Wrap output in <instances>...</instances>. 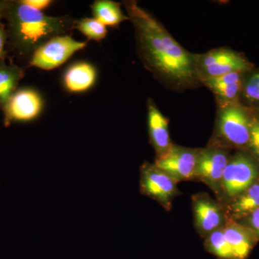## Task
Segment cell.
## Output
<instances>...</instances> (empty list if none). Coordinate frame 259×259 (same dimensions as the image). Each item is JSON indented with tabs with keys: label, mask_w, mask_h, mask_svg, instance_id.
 I'll return each mask as SVG.
<instances>
[{
	"label": "cell",
	"mask_w": 259,
	"mask_h": 259,
	"mask_svg": "<svg viewBox=\"0 0 259 259\" xmlns=\"http://www.w3.org/2000/svg\"><path fill=\"white\" fill-rule=\"evenodd\" d=\"M148 126L150 143L154 148L156 157L163 156L171 148L168 119L158 110L151 99L147 102Z\"/></svg>",
	"instance_id": "obj_12"
},
{
	"label": "cell",
	"mask_w": 259,
	"mask_h": 259,
	"mask_svg": "<svg viewBox=\"0 0 259 259\" xmlns=\"http://www.w3.org/2000/svg\"><path fill=\"white\" fill-rule=\"evenodd\" d=\"M73 28L79 30L90 40L95 41L103 40L107 34L106 26L94 18L74 20Z\"/></svg>",
	"instance_id": "obj_20"
},
{
	"label": "cell",
	"mask_w": 259,
	"mask_h": 259,
	"mask_svg": "<svg viewBox=\"0 0 259 259\" xmlns=\"http://www.w3.org/2000/svg\"><path fill=\"white\" fill-rule=\"evenodd\" d=\"M223 231L235 259H248L258 242L255 235L237 222H228L223 227Z\"/></svg>",
	"instance_id": "obj_14"
},
{
	"label": "cell",
	"mask_w": 259,
	"mask_h": 259,
	"mask_svg": "<svg viewBox=\"0 0 259 259\" xmlns=\"http://www.w3.org/2000/svg\"><path fill=\"white\" fill-rule=\"evenodd\" d=\"M252 119L240 105H220L217 123L212 141L209 145L228 148L248 147Z\"/></svg>",
	"instance_id": "obj_3"
},
{
	"label": "cell",
	"mask_w": 259,
	"mask_h": 259,
	"mask_svg": "<svg viewBox=\"0 0 259 259\" xmlns=\"http://www.w3.org/2000/svg\"><path fill=\"white\" fill-rule=\"evenodd\" d=\"M23 2L28 6L40 11L47 9L53 3L51 0H23Z\"/></svg>",
	"instance_id": "obj_25"
},
{
	"label": "cell",
	"mask_w": 259,
	"mask_h": 259,
	"mask_svg": "<svg viewBox=\"0 0 259 259\" xmlns=\"http://www.w3.org/2000/svg\"><path fill=\"white\" fill-rule=\"evenodd\" d=\"M192 207L196 231L204 239L228 223L223 204L205 192L192 196Z\"/></svg>",
	"instance_id": "obj_9"
},
{
	"label": "cell",
	"mask_w": 259,
	"mask_h": 259,
	"mask_svg": "<svg viewBox=\"0 0 259 259\" xmlns=\"http://www.w3.org/2000/svg\"><path fill=\"white\" fill-rule=\"evenodd\" d=\"M223 206L228 222H237L259 208V179L245 192Z\"/></svg>",
	"instance_id": "obj_15"
},
{
	"label": "cell",
	"mask_w": 259,
	"mask_h": 259,
	"mask_svg": "<svg viewBox=\"0 0 259 259\" xmlns=\"http://www.w3.org/2000/svg\"><path fill=\"white\" fill-rule=\"evenodd\" d=\"M242 78V72H233L204 80L202 83L217 97L219 105H230L236 103L243 88Z\"/></svg>",
	"instance_id": "obj_13"
},
{
	"label": "cell",
	"mask_w": 259,
	"mask_h": 259,
	"mask_svg": "<svg viewBox=\"0 0 259 259\" xmlns=\"http://www.w3.org/2000/svg\"><path fill=\"white\" fill-rule=\"evenodd\" d=\"M199 151V148L173 144L164 155L156 158L154 163L177 183L193 181Z\"/></svg>",
	"instance_id": "obj_10"
},
{
	"label": "cell",
	"mask_w": 259,
	"mask_h": 259,
	"mask_svg": "<svg viewBox=\"0 0 259 259\" xmlns=\"http://www.w3.org/2000/svg\"><path fill=\"white\" fill-rule=\"evenodd\" d=\"M177 182L155 163L144 162L140 168V191L157 202L166 211L171 210L173 201L182 192Z\"/></svg>",
	"instance_id": "obj_6"
},
{
	"label": "cell",
	"mask_w": 259,
	"mask_h": 259,
	"mask_svg": "<svg viewBox=\"0 0 259 259\" xmlns=\"http://www.w3.org/2000/svg\"><path fill=\"white\" fill-rule=\"evenodd\" d=\"M94 18L105 26H116L129 20L121 10L120 5L111 0H97L91 7Z\"/></svg>",
	"instance_id": "obj_18"
},
{
	"label": "cell",
	"mask_w": 259,
	"mask_h": 259,
	"mask_svg": "<svg viewBox=\"0 0 259 259\" xmlns=\"http://www.w3.org/2000/svg\"><path fill=\"white\" fill-rule=\"evenodd\" d=\"M249 152L259 162V120L252 119L248 147Z\"/></svg>",
	"instance_id": "obj_22"
},
{
	"label": "cell",
	"mask_w": 259,
	"mask_h": 259,
	"mask_svg": "<svg viewBox=\"0 0 259 259\" xmlns=\"http://www.w3.org/2000/svg\"><path fill=\"white\" fill-rule=\"evenodd\" d=\"M24 76V71L17 65L0 61V108L8 103L12 95L18 90L20 80Z\"/></svg>",
	"instance_id": "obj_17"
},
{
	"label": "cell",
	"mask_w": 259,
	"mask_h": 259,
	"mask_svg": "<svg viewBox=\"0 0 259 259\" xmlns=\"http://www.w3.org/2000/svg\"><path fill=\"white\" fill-rule=\"evenodd\" d=\"M4 19L10 45L18 54L30 56L51 39L66 35L74 22L69 16H50L23 3L7 0Z\"/></svg>",
	"instance_id": "obj_2"
},
{
	"label": "cell",
	"mask_w": 259,
	"mask_h": 259,
	"mask_svg": "<svg viewBox=\"0 0 259 259\" xmlns=\"http://www.w3.org/2000/svg\"><path fill=\"white\" fill-rule=\"evenodd\" d=\"M124 5L134 27L140 58L148 71L175 90L194 88L200 83L193 54L136 2H125Z\"/></svg>",
	"instance_id": "obj_1"
},
{
	"label": "cell",
	"mask_w": 259,
	"mask_h": 259,
	"mask_svg": "<svg viewBox=\"0 0 259 259\" xmlns=\"http://www.w3.org/2000/svg\"><path fill=\"white\" fill-rule=\"evenodd\" d=\"M87 45V42L78 41L69 35H59L38 48L30 56L29 64L42 70L56 69Z\"/></svg>",
	"instance_id": "obj_8"
},
{
	"label": "cell",
	"mask_w": 259,
	"mask_h": 259,
	"mask_svg": "<svg viewBox=\"0 0 259 259\" xmlns=\"http://www.w3.org/2000/svg\"><path fill=\"white\" fill-rule=\"evenodd\" d=\"M259 179V162L245 150L231 156L225 168L217 199L224 205L249 188Z\"/></svg>",
	"instance_id": "obj_4"
},
{
	"label": "cell",
	"mask_w": 259,
	"mask_h": 259,
	"mask_svg": "<svg viewBox=\"0 0 259 259\" xmlns=\"http://www.w3.org/2000/svg\"><path fill=\"white\" fill-rule=\"evenodd\" d=\"M243 95L247 101L259 105V71L250 75L245 83Z\"/></svg>",
	"instance_id": "obj_21"
},
{
	"label": "cell",
	"mask_w": 259,
	"mask_h": 259,
	"mask_svg": "<svg viewBox=\"0 0 259 259\" xmlns=\"http://www.w3.org/2000/svg\"><path fill=\"white\" fill-rule=\"evenodd\" d=\"M194 56L196 73L200 83L230 73L247 72L252 68L241 54L225 48Z\"/></svg>",
	"instance_id": "obj_5"
},
{
	"label": "cell",
	"mask_w": 259,
	"mask_h": 259,
	"mask_svg": "<svg viewBox=\"0 0 259 259\" xmlns=\"http://www.w3.org/2000/svg\"><path fill=\"white\" fill-rule=\"evenodd\" d=\"M42 107L44 100L36 90L18 89L3 107L5 125L35 120L41 113Z\"/></svg>",
	"instance_id": "obj_11"
},
{
	"label": "cell",
	"mask_w": 259,
	"mask_h": 259,
	"mask_svg": "<svg viewBox=\"0 0 259 259\" xmlns=\"http://www.w3.org/2000/svg\"><path fill=\"white\" fill-rule=\"evenodd\" d=\"M96 79L95 66L88 62H78L66 69L63 81L65 88L70 93H79L93 88Z\"/></svg>",
	"instance_id": "obj_16"
},
{
	"label": "cell",
	"mask_w": 259,
	"mask_h": 259,
	"mask_svg": "<svg viewBox=\"0 0 259 259\" xmlns=\"http://www.w3.org/2000/svg\"><path fill=\"white\" fill-rule=\"evenodd\" d=\"M204 240L206 251L218 259H235L233 250L225 236L223 228L213 232Z\"/></svg>",
	"instance_id": "obj_19"
},
{
	"label": "cell",
	"mask_w": 259,
	"mask_h": 259,
	"mask_svg": "<svg viewBox=\"0 0 259 259\" xmlns=\"http://www.w3.org/2000/svg\"><path fill=\"white\" fill-rule=\"evenodd\" d=\"M250 230L259 241V208L255 209L246 217L237 221Z\"/></svg>",
	"instance_id": "obj_24"
},
{
	"label": "cell",
	"mask_w": 259,
	"mask_h": 259,
	"mask_svg": "<svg viewBox=\"0 0 259 259\" xmlns=\"http://www.w3.org/2000/svg\"><path fill=\"white\" fill-rule=\"evenodd\" d=\"M231 157L228 148L214 145L199 148L193 181L207 186L218 199L223 173Z\"/></svg>",
	"instance_id": "obj_7"
},
{
	"label": "cell",
	"mask_w": 259,
	"mask_h": 259,
	"mask_svg": "<svg viewBox=\"0 0 259 259\" xmlns=\"http://www.w3.org/2000/svg\"><path fill=\"white\" fill-rule=\"evenodd\" d=\"M6 2L7 0L0 1V61L4 60L6 57V45L8 41V32L3 23V20H4Z\"/></svg>",
	"instance_id": "obj_23"
}]
</instances>
